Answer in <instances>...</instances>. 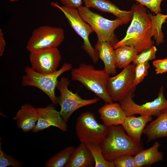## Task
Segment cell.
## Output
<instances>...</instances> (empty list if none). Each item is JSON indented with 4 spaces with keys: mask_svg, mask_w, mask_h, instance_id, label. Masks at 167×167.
<instances>
[{
    "mask_svg": "<svg viewBox=\"0 0 167 167\" xmlns=\"http://www.w3.org/2000/svg\"><path fill=\"white\" fill-rule=\"evenodd\" d=\"M1 143L0 145V167H6L11 166L14 167H21L22 166L23 163L21 162L14 157L8 155L4 152L1 148Z\"/></svg>",
    "mask_w": 167,
    "mask_h": 167,
    "instance_id": "27",
    "label": "cell"
},
{
    "mask_svg": "<svg viewBox=\"0 0 167 167\" xmlns=\"http://www.w3.org/2000/svg\"><path fill=\"white\" fill-rule=\"evenodd\" d=\"M85 6L92 8L101 11L110 13L121 19L126 24L131 20L133 11H125L120 9L111 2L107 0H83Z\"/></svg>",
    "mask_w": 167,
    "mask_h": 167,
    "instance_id": "14",
    "label": "cell"
},
{
    "mask_svg": "<svg viewBox=\"0 0 167 167\" xmlns=\"http://www.w3.org/2000/svg\"><path fill=\"white\" fill-rule=\"evenodd\" d=\"M63 6H71L78 8L81 6L83 2V0H60Z\"/></svg>",
    "mask_w": 167,
    "mask_h": 167,
    "instance_id": "31",
    "label": "cell"
},
{
    "mask_svg": "<svg viewBox=\"0 0 167 167\" xmlns=\"http://www.w3.org/2000/svg\"><path fill=\"white\" fill-rule=\"evenodd\" d=\"M95 165L92 156L85 143L75 148L66 167H92Z\"/></svg>",
    "mask_w": 167,
    "mask_h": 167,
    "instance_id": "20",
    "label": "cell"
},
{
    "mask_svg": "<svg viewBox=\"0 0 167 167\" xmlns=\"http://www.w3.org/2000/svg\"><path fill=\"white\" fill-rule=\"evenodd\" d=\"M139 4L146 6L152 12L156 14L161 13V2L165 0H134Z\"/></svg>",
    "mask_w": 167,
    "mask_h": 167,
    "instance_id": "29",
    "label": "cell"
},
{
    "mask_svg": "<svg viewBox=\"0 0 167 167\" xmlns=\"http://www.w3.org/2000/svg\"><path fill=\"white\" fill-rule=\"evenodd\" d=\"M166 15V17H167V15Z\"/></svg>",
    "mask_w": 167,
    "mask_h": 167,
    "instance_id": "34",
    "label": "cell"
},
{
    "mask_svg": "<svg viewBox=\"0 0 167 167\" xmlns=\"http://www.w3.org/2000/svg\"><path fill=\"white\" fill-rule=\"evenodd\" d=\"M71 75L72 80L81 83L106 103L113 102L107 89L110 75L104 69H97L92 65L82 63L71 70Z\"/></svg>",
    "mask_w": 167,
    "mask_h": 167,
    "instance_id": "3",
    "label": "cell"
},
{
    "mask_svg": "<svg viewBox=\"0 0 167 167\" xmlns=\"http://www.w3.org/2000/svg\"><path fill=\"white\" fill-rule=\"evenodd\" d=\"M112 161L115 167H137L134 156L131 155L120 156Z\"/></svg>",
    "mask_w": 167,
    "mask_h": 167,
    "instance_id": "28",
    "label": "cell"
},
{
    "mask_svg": "<svg viewBox=\"0 0 167 167\" xmlns=\"http://www.w3.org/2000/svg\"><path fill=\"white\" fill-rule=\"evenodd\" d=\"M131 9L133 13L131 23L124 37L113 45L114 49L129 45L141 53L153 46V36L157 45L163 43L164 36L161 27L167 19L165 15L161 13L153 15L148 13L144 6L139 4H134Z\"/></svg>",
    "mask_w": 167,
    "mask_h": 167,
    "instance_id": "1",
    "label": "cell"
},
{
    "mask_svg": "<svg viewBox=\"0 0 167 167\" xmlns=\"http://www.w3.org/2000/svg\"><path fill=\"white\" fill-rule=\"evenodd\" d=\"M143 134L147 138V143L167 137V109L163 110L156 118L146 126Z\"/></svg>",
    "mask_w": 167,
    "mask_h": 167,
    "instance_id": "18",
    "label": "cell"
},
{
    "mask_svg": "<svg viewBox=\"0 0 167 167\" xmlns=\"http://www.w3.org/2000/svg\"><path fill=\"white\" fill-rule=\"evenodd\" d=\"M75 149V148L72 146L66 147L51 157L46 162L45 167H65Z\"/></svg>",
    "mask_w": 167,
    "mask_h": 167,
    "instance_id": "23",
    "label": "cell"
},
{
    "mask_svg": "<svg viewBox=\"0 0 167 167\" xmlns=\"http://www.w3.org/2000/svg\"><path fill=\"white\" fill-rule=\"evenodd\" d=\"M85 143L94 158L95 167H115L112 161H107L104 157L100 144L92 142Z\"/></svg>",
    "mask_w": 167,
    "mask_h": 167,
    "instance_id": "24",
    "label": "cell"
},
{
    "mask_svg": "<svg viewBox=\"0 0 167 167\" xmlns=\"http://www.w3.org/2000/svg\"><path fill=\"white\" fill-rule=\"evenodd\" d=\"M161 144L155 141L150 148L141 150L134 156L137 167L151 165L163 160V154L159 150Z\"/></svg>",
    "mask_w": 167,
    "mask_h": 167,
    "instance_id": "21",
    "label": "cell"
},
{
    "mask_svg": "<svg viewBox=\"0 0 167 167\" xmlns=\"http://www.w3.org/2000/svg\"><path fill=\"white\" fill-rule=\"evenodd\" d=\"M64 39L63 29L48 25L40 26L35 29L26 45L30 52L57 48Z\"/></svg>",
    "mask_w": 167,
    "mask_h": 167,
    "instance_id": "7",
    "label": "cell"
},
{
    "mask_svg": "<svg viewBox=\"0 0 167 167\" xmlns=\"http://www.w3.org/2000/svg\"><path fill=\"white\" fill-rule=\"evenodd\" d=\"M50 5L58 9L63 13L71 26L82 39V48L93 62L96 63L99 58L98 54L89 40L90 35L94 31L90 25L83 19L78 9L71 6H61L57 2H52Z\"/></svg>",
    "mask_w": 167,
    "mask_h": 167,
    "instance_id": "6",
    "label": "cell"
},
{
    "mask_svg": "<svg viewBox=\"0 0 167 167\" xmlns=\"http://www.w3.org/2000/svg\"><path fill=\"white\" fill-rule=\"evenodd\" d=\"M17 122L18 128L28 132L35 127L38 120L36 108L29 104L22 105L13 118Z\"/></svg>",
    "mask_w": 167,
    "mask_h": 167,
    "instance_id": "17",
    "label": "cell"
},
{
    "mask_svg": "<svg viewBox=\"0 0 167 167\" xmlns=\"http://www.w3.org/2000/svg\"><path fill=\"white\" fill-rule=\"evenodd\" d=\"M100 145L104 157L109 161L124 155L134 156L144 149L141 141L128 135L122 125L108 126L107 135Z\"/></svg>",
    "mask_w": 167,
    "mask_h": 167,
    "instance_id": "2",
    "label": "cell"
},
{
    "mask_svg": "<svg viewBox=\"0 0 167 167\" xmlns=\"http://www.w3.org/2000/svg\"><path fill=\"white\" fill-rule=\"evenodd\" d=\"M6 42L2 30L0 29V56H2L4 52Z\"/></svg>",
    "mask_w": 167,
    "mask_h": 167,
    "instance_id": "32",
    "label": "cell"
},
{
    "mask_svg": "<svg viewBox=\"0 0 167 167\" xmlns=\"http://www.w3.org/2000/svg\"><path fill=\"white\" fill-rule=\"evenodd\" d=\"M19 0H9V1L11 2H15L16 1H18Z\"/></svg>",
    "mask_w": 167,
    "mask_h": 167,
    "instance_id": "33",
    "label": "cell"
},
{
    "mask_svg": "<svg viewBox=\"0 0 167 167\" xmlns=\"http://www.w3.org/2000/svg\"><path fill=\"white\" fill-rule=\"evenodd\" d=\"M157 49L155 46H152L149 49L144 50L138 54L133 62V64L144 63L154 59Z\"/></svg>",
    "mask_w": 167,
    "mask_h": 167,
    "instance_id": "26",
    "label": "cell"
},
{
    "mask_svg": "<svg viewBox=\"0 0 167 167\" xmlns=\"http://www.w3.org/2000/svg\"><path fill=\"white\" fill-rule=\"evenodd\" d=\"M117 68L123 69L131 64L138 54L133 47L124 45L115 49Z\"/></svg>",
    "mask_w": 167,
    "mask_h": 167,
    "instance_id": "22",
    "label": "cell"
},
{
    "mask_svg": "<svg viewBox=\"0 0 167 167\" xmlns=\"http://www.w3.org/2000/svg\"><path fill=\"white\" fill-rule=\"evenodd\" d=\"M70 81L67 78L62 77L58 81L57 88L60 94L58 103L61 109L59 111L66 122L72 114L79 108L97 103L98 98L85 99L82 98L77 93H74L68 88Z\"/></svg>",
    "mask_w": 167,
    "mask_h": 167,
    "instance_id": "9",
    "label": "cell"
},
{
    "mask_svg": "<svg viewBox=\"0 0 167 167\" xmlns=\"http://www.w3.org/2000/svg\"><path fill=\"white\" fill-rule=\"evenodd\" d=\"M95 48L98 52L99 58L103 62L105 71L109 75L116 74L117 68L113 46L107 42L97 41Z\"/></svg>",
    "mask_w": 167,
    "mask_h": 167,
    "instance_id": "19",
    "label": "cell"
},
{
    "mask_svg": "<svg viewBox=\"0 0 167 167\" xmlns=\"http://www.w3.org/2000/svg\"><path fill=\"white\" fill-rule=\"evenodd\" d=\"M78 10L83 19L96 34L97 41L107 42L113 46L118 41L114 34V31L124 24L121 19L117 18L114 20H109L93 12L85 6H81Z\"/></svg>",
    "mask_w": 167,
    "mask_h": 167,
    "instance_id": "5",
    "label": "cell"
},
{
    "mask_svg": "<svg viewBox=\"0 0 167 167\" xmlns=\"http://www.w3.org/2000/svg\"><path fill=\"white\" fill-rule=\"evenodd\" d=\"M98 112L103 124L108 127L122 125L127 116L120 103L113 102L106 103Z\"/></svg>",
    "mask_w": 167,
    "mask_h": 167,
    "instance_id": "15",
    "label": "cell"
},
{
    "mask_svg": "<svg viewBox=\"0 0 167 167\" xmlns=\"http://www.w3.org/2000/svg\"><path fill=\"white\" fill-rule=\"evenodd\" d=\"M72 68L71 63L65 62L60 69L54 72L42 74L36 72L30 67L26 66L25 75L22 79V84L24 86H32L39 88L47 96L53 104L57 105L58 97L55 95V90L58 82V79Z\"/></svg>",
    "mask_w": 167,
    "mask_h": 167,
    "instance_id": "4",
    "label": "cell"
},
{
    "mask_svg": "<svg viewBox=\"0 0 167 167\" xmlns=\"http://www.w3.org/2000/svg\"><path fill=\"white\" fill-rule=\"evenodd\" d=\"M164 91L163 86H161L157 97L143 104H138L134 101V93L126 96L119 101V103L126 116L139 114L157 117L167 109V100L165 97Z\"/></svg>",
    "mask_w": 167,
    "mask_h": 167,
    "instance_id": "10",
    "label": "cell"
},
{
    "mask_svg": "<svg viewBox=\"0 0 167 167\" xmlns=\"http://www.w3.org/2000/svg\"><path fill=\"white\" fill-rule=\"evenodd\" d=\"M108 127L99 123L94 114L89 111L82 113L75 125L77 136L81 143L92 142L100 144L106 137Z\"/></svg>",
    "mask_w": 167,
    "mask_h": 167,
    "instance_id": "8",
    "label": "cell"
},
{
    "mask_svg": "<svg viewBox=\"0 0 167 167\" xmlns=\"http://www.w3.org/2000/svg\"><path fill=\"white\" fill-rule=\"evenodd\" d=\"M61 55L57 48L30 52L31 67L37 72L49 74L57 70Z\"/></svg>",
    "mask_w": 167,
    "mask_h": 167,
    "instance_id": "12",
    "label": "cell"
},
{
    "mask_svg": "<svg viewBox=\"0 0 167 167\" xmlns=\"http://www.w3.org/2000/svg\"><path fill=\"white\" fill-rule=\"evenodd\" d=\"M150 66L148 62L135 65L134 82L135 86L136 87L143 81L145 77L148 74Z\"/></svg>",
    "mask_w": 167,
    "mask_h": 167,
    "instance_id": "25",
    "label": "cell"
},
{
    "mask_svg": "<svg viewBox=\"0 0 167 167\" xmlns=\"http://www.w3.org/2000/svg\"><path fill=\"white\" fill-rule=\"evenodd\" d=\"M152 65L157 74L167 72V58L154 60Z\"/></svg>",
    "mask_w": 167,
    "mask_h": 167,
    "instance_id": "30",
    "label": "cell"
},
{
    "mask_svg": "<svg viewBox=\"0 0 167 167\" xmlns=\"http://www.w3.org/2000/svg\"><path fill=\"white\" fill-rule=\"evenodd\" d=\"M38 120L32 130L33 132H37L50 126L57 127L62 131H67L66 122L58 111L51 104L45 107L36 108Z\"/></svg>",
    "mask_w": 167,
    "mask_h": 167,
    "instance_id": "13",
    "label": "cell"
},
{
    "mask_svg": "<svg viewBox=\"0 0 167 167\" xmlns=\"http://www.w3.org/2000/svg\"><path fill=\"white\" fill-rule=\"evenodd\" d=\"M152 120V116L135 115L127 116L122 124L126 134L133 139L141 141V137L147 124Z\"/></svg>",
    "mask_w": 167,
    "mask_h": 167,
    "instance_id": "16",
    "label": "cell"
},
{
    "mask_svg": "<svg viewBox=\"0 0 167 167\" xmlns=\"http://www.w3.org/2000/svg\"><path fill=\"white\" fill-rule=\"evenodd\" d=\"M135 65L130 64L114 76L109 77L107 83L108 93L113 101H119L127 95L134 93Z\"/></svg>",
    "mask_w": 167,
    "mask_h": 167,
    "instance_id": "11",
    "label": "cell"
}]
</instances>
